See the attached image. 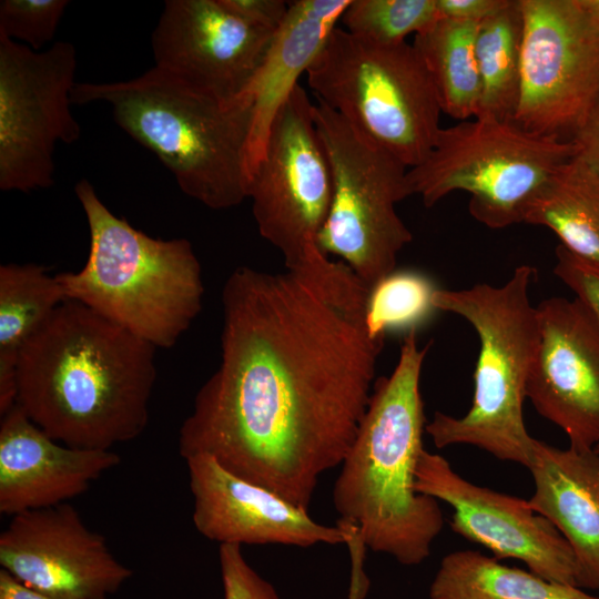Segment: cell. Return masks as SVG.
Returning a JSON list of instances; mask_svg holds the SVG:
<instances>
[{"mask_svg":"<svg viewBox=\"0 0 599 599\" xmlns=\"http://www.w3.org/2000/svg\"><path fill=\"white\" fill-rule=\"evenodd\" d=\"M527 468L535 483L528 502L570 546L577 587L599 589V453L534 439Z\"/></svg>","mask_w":599,"mask_h":599,"instance_id":"d6986e66","label":"cell"},{"mask_svg":"<svg viewBox=\"0 0 599 599\" xmlns=\"http://www.w3.org/2000/svg\"><path fill=\"white\" fill-rule=\"evenodd\" d=\"M415 489L453 508L451 529L489 549L494 558L518 559L550 581L576 586L578 566L567 540L528 500L475 485L438 454L423 450Z\"/></svg>","mask_w":599,"mask_h":599,"instance_id":"4fadbf2b","label":"cell"},{"mask_svg":"<svg viewBox=\"0 0 599 599\" xmlns=\"http://www.w3.org/2000/svg\"><path fill=\"white\" fill-rule=\"evenodd\" d=\"M478 26L438 18L417 33L413 43L436 88L441 111L458 121L476 118L479 111L481 83L475 51Z\"/></svg>","mask_w":599,"mask_h":599,"instance_id":"cb8c5ba5","label":"cell"},{"mask_svg":"<svg viewBox=\"0 0 599 599\" xmlns=\"http://www.w3.org/2000/svg\"><path fill=\"white\" fill-rule=\"evenodd\" d=\"M306 75L316 100L407 169L434 148L443 111L413 44H380L336 27Z\"/></svg>","mask_w":599,"mask_h":599,"instance_id":"52a82bcc","label":"cell"},{"mask_svg":"<svg viewBox=\"0 0 599 599\" xmlns=\"http://www.w3.org/2000/svg\"><path fill=\"white\" fill-rule=\"evenodd\" d=\"M75 195L85 214L90 248L78 272L57 274L67 301L79 302L155 348H170L202 309L201 263L190 241L160 240L114 215L93 185Z\"/></svg>","mask_w":599,"mask_h":599,"instance_id":"5b68a950","label":"cell"},{"mask_svg":"<svg viewBox=\"0 0 599 599\" xmlns=\"http://www.w3.org/2000/svg\"><path fill=\"white\" fill-rule=\"evenodd\" d=\"M0 565L55 599H109L133 575L69 502L12 516L0 535Z\"/></svg>","mask_w":599,"mask_h":599,"instance_id":"5bb4252c","label":"cell"},{"mask_svg":"<svg viewBox=\"0 0 599 599\" xmlns=\"http://www.w3.org/2000/svg\"><path fill=\"white\" fill-rule=\"evenodd\" d=\"M429 345L420 348L416 328L407 331L394 370L374 383L332 493L338 520L356 528L365 548L405 566L428 558L444 526L438 500L415 489L427 425L419 382Z\"/></svg>","mask_w":599,"mask_h":599,"instance_id":"3957f363","label":"cell"},{"mask_svg":"<svg viewBox=\"0 0 599 599\" xmlns=\"http://www.w3.org/2000/svg\"><path fill=\"white\" fill-rule=\"evenodd\" d=\"M1 417L2 515L68 502L121 461L111 449L72 447L51 438L18 404Z\"/></svg>","mask_w":599,"mask_h":599,"instance_id":"ac0fdd59","label":"cell"},{"mask_svg":"<svg viewBox=\"0 0 599 599\" xmlns=\"http://www.w3.org/2000/svg\"><path fill=\"white\" fill-rule=\"evenodd\" d=\"M438 18L436 0H351L341 21L355 35L396 44L424 31Z\"/></svg>","mask_w":599,"mask_h":599,"instance_id":"4316f807","label":"cell"},{"mask_svg":"<svg viewBox=\"0 0 599 599\" xmlns=\"http://www.w3.org/2000/svg\"><path fill=\"white\" fill-rule=\"evenodd\" d=\"M539 344L526 387L536 410L560 427L570 446L599 443V328L575 297L538 306Z\"/></svg>","mask_w":599,"mask_h":599,"instance_id":"2e32d148","label":"cell"},{"mask_svg":"<svg viewBox=\"0 0 599 599\" xmlns=\"http://www.w3.org/2000/svg\"><path fill=\"white\" fill-rule=\"evenodd\" d=\"M155 349L88 306L64 301L19 353L17 404L53 439L110 450L148 426Z\"/></svg>","mask_w":599,"mask_h":599,"instance_id":"7a4b0ae2","label":"cell"},{"mask_svg":"<svg viewBox=\"0 0 599 599\" xmlns=\"http://www.w3.org/2000/svg\"><path fill=\"white\" fill-rule=\"evenodd\" d=\"M72 102L109 104L115 123L205 206L225 210L247 199L252 100L220 101L153 67L126 81L77 83Z\"/></svg>","mask_w":599,"mask_h":599,"instance_id":"277c9868","label":"cell"},{"mask_svg":"<svg viewBox=\"0 0 599 599\" xmlns=\"http://www.w3.org/2000/svg\"><path fill=\"white\" fill-rule=\"evenodd\" d=\"M313 105L298 83L273 120L264 158L248 184L258 232L293 273L305 272L324 254L317 236L332 201L331 169Z\"/></svg>","mask_w":599,"mask_h":599,"instance_id":"30bf717a","label":"cell"},{"mask_svg":"<svg viewBox=\"0 0 599 599\" xmlns=\"http://www.w3.org/2000/svg\"><path fill=\"white\" fill-rule=\"evenodd\" d=\"M586 12L599 24V0H579Z\"/></svg>","mask_w":599,"mask_h":599,"instance_id":"e575fe53","label":"cell"},{"mask_svg":"<svg viewBox=\"0 0 599 599\" xmlns=\"http://www.w3.org/2000/svg\"><path fill=\"white\" fill-rule=\"evenodd\" d=\"M219 562L224 599H280L274 587L245 559L238 545H220Z\"/></svg>","mask_w":599,"mask_h":599,"instance_id":"f1b7e54d","label":"cell"},{"mask_svg":"<svg viewBox=\"0 0 599 599\" xmlns=\"http://www.w3.org/2000/svg\"><path fill=\"white\" fill-rule=\"evenodd\" d=\"M0 599H55L16 579L0 569Z\"/></svg>","mask_w":599,"mask_h":599,"instance_id":"836d02e7","label":"cell"},{"mask_svg":"<svg viewBox=\"0 0 599 599\" xmlns=\"http://www.w3.org/2000/svg\"><path fill=\"white\" fill-rule=\"evenodd\" d=\"M313 119L332 176V201L317 246L342 258L370 290L396 270L413 240L396 204L408 197L407 167L317 100Z\"/></svg>","mask_w":599,"mask_h":599,"instance_id":"9c48e42d","label":"cell"},{"mask_svg":"<svg viewBox=\"0 0 599 599\" xmlns=\"http://www.w3.org/2000/svg\"><path fill=\"white\" fill-rule=\"evenodd\" d=\"M535 274L520 265L501 286L435 290L434 308L461 316L479 338L471 407L461 417L436 412L426 425L437 448L473 445L528 467L535 438L525 426L524 402L540 335L538 311L529 300Z\"/></svg>","mask_w":599,"mask_h":599,"instance_id":"8992f818","label":"cell"},{"mask_svg":"<svg viewBox=\"0 0 599 599\" xmlns=\"http://www.w3.org/2000/svg\"><path fill=\"white\" fill-rule=\"evenodd\" d=\"M77 50L57 41L35 51L0 37V189L30 192L53 184L58 142L73 143L71 112Z\"/></svg>","mask_w":599,"mask_h":599,"instance_id":"8fae6325","label":"cell"},{"mask_svg":"<svg viewBox=\"0 0 599 599\" xmlns=\"http://www.w3.org/2000/svg\"><path fill=\"white\" fill-rule=\"evenodd\" d=\"M508 0H436L439 18L480 23Z\"/></svg>","mask_w":599,"mask_h":599,"instance_id":"1f68e13d","label":"cell"},{"mask_svg":"<svg viewBox=\"0 0 599 599\" xmlns=\"http://www.w3.org/2000/svg\"><path fill=\"white\" fill-rule=\"evenodd\" d=\"M222 306L221 362L181 425L180 455H210L308 510L354 441L384 341L370 337L366 305L290 271L235 268Z\"/></svg>","mask_w":599,"mask_h":599,"instance_id":"6da1fadb","label":"cell"},{"mask_svg":"<svg viewBox=\"0 0 599 599\" xmlns=\"http://www.w3.org/2000/svg\"><path fill=\"white\" fill-rule=\"evenodd\" d=\"M193 496L192 520L200 535L219 545H283L309 548L342 545L347 532L314 520L272 490L197 454L185 459Z\"/></svg>","mask_w":599,"mask_h":599,"instance_id":"e0dca14e","label":"cell"},{"mask_svg":"<svg viewBox=\"0 0 599 599\" xmlns=\"http://www.w3.org/2000/svg\"><path fill=\"white\" fill-rule=\"evenodd\" d=\"M554 273L572 291L599 328V264L579 257L559 244Z\"/></svg>","mask_w":599,"mask_h":599,"instance_id":"f546056e","label":"cell"},{"mask_svg":"<svg viewBox=\"0 0 599 599\" xmlns=\"http://www.w3.org/2000/svg\"><path fill=\"white\" fill-rule=\"evenodd\" d=\"M55 275L34 263L0 266V415L18 398V359L24 343L64 302Z\"/></svg>","mask_w":599,"mask_h":599,"instance_id":"44dd1931","label":"cell"},{"mask_svg":"<svg viewBox=\"0 0 599 599\" xmlns=\"http://www.w3.org/2000/svg\"><path fill=\"white\" fill-rule=\"evenodd\" d=\"M577 155L599 176V97L571 139Z\"/></svg>","mask_w":599,"mask_h":599,"instance_id":"d6a6232c","label":"cell"},{"mask_svg":"<svg viewBox=\"0 0 599 599\" xmlns=\"http://www.w3.org/2000/svg\"><path fill=\"white\" fill-rule=\"evenodd\" d=\"M577 154L572 141L528 132L514 121L473 118L441 128L428 156L406 173L407 195L433 206L455 191L489 229L521 223L546 180Z\"/></svg>","mask_w":599,"mask_h":599,"instance_id":"ba28073f","label":"cell"},{"mask_svg":"<svg viewBox=\"0 0 599 599\" xmlns=\"http://www.w3.org/2000/svg\"><path fill=\"white\" fill-rule=\"evenodd\" d=\"M351 0H297L273 34L247 93L253 122L247 149L248 184L264 158L271 125L280 108L321 52Z\"/></svg>","mask_w":599,"mask_h":599,"instance_id":"ffe728a7","label":"cell"},{"mask_svg":"<svg viewBox=\"0 0 599 599\" xmlns=\"http://www.w3.org/2000/svg\"><path fill=\"white\" fill-rule=\"evenodd\" d=\"M522 33L520 0H508L479 23L475 51L481 94L476 118L512 121L520 93Z\"/></svg>","mask_w":599,"mask_h":599,"instance_id":"d4e9b609","label":"cell"},{"mask_svg":"<svg viewBox=\"0 0 599 599\" xmlns=\"http://www.w3.org/2000/svg\"><path fill=\"white\" fill-rule=\"evenodd\" d=\"M520 93L512 121L571 141L599 97V24L579 0H520Z\"/></svg>","mask_w":599,"mask_h":599,"instance_id":"7c38bea8","label":"cell"},{"mask_svg":"<svg viewBox=\"0 0 599 599\" xmlns=\"http://www.w3.org/2000/svg\"><path fill=\"white\" fill-rule=\"evenodd\" d=\"M274 33L220 0H166L151 39L154 67L220 101L238 102L247 99Z\"/></svg>","mask_w":599,"mask_h":599,"instance_id":"9a60e30c","label":"cell"},{"mask_svg":"<svg viewBox=\"0 0 599 599\" xmlns=\"http://www.w3.org/2000/svg\"><path fill=\"white\" fill-rule=\"evenodd\" d=\"M595 450L599 453V443L595 446Z\"/></svg>","mask_w":599,"mask_h":599,"instance_id":"d590c367","label":"cell"},{"mask_svg":"<svg viewBox=\"0 0 599 599\" xmlns=\"http://www.w3.org/2000/svg\"><path fill=\"white\" fill-rule=\"evenodd\" d=\"M220 2L246 23L271 32L281 27L290 6L283 0H220Z\"/></svg>","mask_w":599,"mask_h":599,"instance_id":"4dcf8cb0","label":"cell"},{"mask_svg":"<svg viewBox=\"0 0 599 599\" xmlns=\"http://www.w3.org/2000/svg\"><path fill=\"white\" fill-rule=\"evenodd\" d=\"M68 0H2L0 1V37L24 41L41 51L58 29Z\"/></svg>","mask_w":599,"mask_h":599,"instance_id":"83f0119b","label":"cell"},{"mask_svg":"<svg viewBox=\"0 0 599 599\" xmlns=\"http://www.w3.org/2000/svg\"><path fill=\"white\" fill-rule=\"evenodd\" d=\"M522 222L550 229L571 253L599 264V176L576 154L534 194Z\"/></svg>","mask_w":599,"mask_h":599,"instance_id":"7402d4cb","label":"cell"},{"mask_svg":"<svg viewBox=\"0 0 599 599\" xmlns=\"http://www.w3.org/2000/svg\"><path fill=\"white\" fill-rule=\"evenodd\" d=\"M430 599H599L579 587L546 580L476 550L445 556L429 587Z\"/></svg>","mask_w":599,"mask_h":599,"instance_id":"603a6c76","label":"cell"},{"mask_svg":"<svg viewBox=\"0 0 599 599\" xmlns=\"http://www.w3.org/2000/svg\"><path fill=\"white\" fill-rule=\"evenodd\" d=\"M436 287L423 274L394 271L369 291L366 328L374 339L384 341L389 331L416 328L434 308Z\"/></svg>","mask_w":599,"mask_h":599,"instance_id":"484cf974","label":"cell"}]
</instances>
